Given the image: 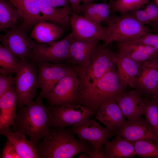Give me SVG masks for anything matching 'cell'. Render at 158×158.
I'll return each mask as SVG.
<instances>
[{
    "mask_svg": "<svg viewBox=\"0 0 158 158\" xmlns=\"http://www.w3.org/2000/svg\"><path fill=\"white\" fill-rule=\"evenodd\" d=\"M74 38L71 32L60 40L45 43L36 41L26 59L36 62H48L56 63L68 61L70 47Z\"/></svg>",
    "mask_w": 158,
    "mask_h": 158,
    "instance_id": "obj_7",
    "label": "cell"
},
{
    "mask_svg": "<svg viewBox=\"0 0 158 158\" xmlns=\"http://www.w3.org/2000/svg\"><path fill=\"white\" fill-rule=\"evenodd\" d=\"M95 0H81V2H83V3H89L93 2Z\"/></svg>",
    "mask_w": 158,
    "mask_h": 158,
    "instance_id": "obj_41",
    "label": "cell"
},
{
    "mask_svg": "<svg viewBox=\"0 0 158 158\" xmlns=\"http://www.w3.org/2000/svg\"><path fill=\"white\" fill-rule=\"evenodd\" d=\"M96 114L97 119L115 133L125 121L123 114L116 101L103 104L99 109Z\"/></svg>",
    "mask_w": 158,
    "mask_h": 158,
    "instance_id": "obj_21",
    "label": "cell"
},
{
    "mask_svg": "<svg viewBox=\"0 0 158 158\" xmlns=\"http://www.w3.org/2000/svg\"><path fill=\"white\" fill-rule=\"evenodd\" d=\"M79 84V78L71 67L68 74L58 82L47 97L49 105L59 106L76 103Z\"/></svg>",
    "mask_w": 158,
    "mask_h": 158,
    "instance_id": "obj_8",
    "label": "cell"
},
{
    "mask_svg": "<svg viewBox=\"0 0 158 158\" xmlns=\"http://www.w3.org/2000/svg\"><path fill=\"white\" fill-rule=\"evenodd\" d=\"M116 53L98 45L87 66L73 65L80 81L78 90L95 83L113 66Z\"/></svg>",
    "mask_w": 158,
    "mask_h": 158,
    "instance_id": "obj_4",
    "label": "cell"
},
{
    "mask_svg": "<svg viewBox=\"0 0 158 158\" xmlns=\"http://www.w3.org/2000/svg\"><path fill=\"white\" fill-rule=\"evenodd\" d=\"M18 101L14 82L11 89L0 97V130L11 125L14 128Z\"/></svg>",
    "mask_w": 158,
    "mask_h": 158,
    "instance_id": "obj_20",
    "label": "cell"
},
{
    "mask_svg": "<svg viewBox=\"0 0 158 158\" xmlns=\"http://www.w3.org/2000/svg\"><path fill=\"white\" fill-rule=\"evenodd\" d=\"M0 134L6 137L13 144L20 158H41L35 144L27 139L25 134L12 132L9 127L0 129Z\"/></svg>",
    "mask_w": 158,
    "mask_h": 158,
    "instance_id": "obj_22",
    "label": "cell"
},
{
    "mask_svg": "<svg viewBox=\"0 0 158 158\" xmlns=\"http://www.w3.org/2000/svg\"><path fill=\"white\" fill-rule=\"evenodd\" d=\"M89 156L90 158H107L103 151H100L93 147H92V151Z\"/></svg>",
    "mask_w": 158,
    "mask_h": 158,
    "instance_id": "obj_39",
    "label": "cell"
},
{
    "mask_svg": "<svg viewBox=\"0 0 158 158\" xmlns=\"http://www.w3.org/2000/svg\"><path fill=\"white\" fill-rule=\"evenodd\" d=\"M118 43V51L135 61L142 62L158 56V51L154 47L128 42Z\"/></svg>",
    "mask_w": 158,
    "mask_h": 158,
    "instance_id": "obj_23",
    "label": "cell"
},
{
    "mask_svg": "<svg viewBox=\"0 0 158 158\" xmlns=\"http://www.w3.org/2000/svg\"><path fill=\"white\" fill-rule=\"evenodd\" d=\"M1 35L0 40L3 46L22 61L32 51L36 41L30 39L26 32L20 27L7 30Z\"/></svg>",
    "mask_w": 158,
    "mask_h": 158,
    "instance_id": "obj_12",
    "label": "cell"
},
{
    "mask_svg": "<svg viewBox=\"0 0 158 158\" xmlns=\"http://www.w3.org/2000/svg\"><path fill=\"white\" fill-rule=\"evenodd\" d=\"M102 0V1H105V0Z\"/></svg>",
    "mask_w": 158,
    "mask_h": 158,
    "instance_id": "obj_46",
    "label": "cell"
},
{
    "mask_svg": "<svg viewBox=\"0 0 158 158\" xmlns=\"http://www.w3.org/2000/svg\"><path fill=\"white\" fill-rule=\"evenodd\" d=\"M154 2L158 6V0H154Z\"/></svg>",
    "mask_w": 158,
    "mask_h": 158,
    "instance_id": "obj_44",
    "label": "cell"
},
{
    "mask_svg": "<svg viewBox=\"0 0 158 158\" xmlns=\"http://www.w3.org/2000/svg\"><path fill=\"white\" fill-rule=\"evenodd\" d=\"M103 152L107 158H133L136 155L133 143L117 135L112 141L104 144Z\"/></svg>",
    "mask_w": 158,
    "mask_h": 158,
    "instance_id": "obj_26",
    "label": "cell"
},
{
    "mask_svg": "<svg viewBox=\"0 0 158 158\" xmlns=\"http://www.w3.org/2000/svg\"><path fill=\"white\" fill-rule=\"evenodd\" d=\"M1 157L2 158H20L14 145L7 139Z\"/></svg>",
    "mask_w": 158,
    "mask_h": 158,
    "instance_id": "obj_36",
    "label": "cell"
},
{
    "mask_svg": "<svg viewBox=\"0 0 158 158\" xmlns=\"http://www.w3.org/2000/svg\"><path fill=\"white\" fill-rule=\"evenodd\" d=\"M142 62L135 61L118 51L114 60L116 71L122 84L135 88V80Z\"/></svg>",
    "mask_w": 158,
    "mask_h": 158,
    "instance_id": "obj_18",
    "label": "cell"
},
{
    "mask_svg": "<svg viewBox=\"0 0 158 158\" xmlns=\"http://www.w3.org/2000/svg\"><path fill=\"white\" fill-rule=\"evenodd\" d=\"M158 90V70L157 71V90H156V92Z\"/></svg>",
    "mask_w": 158,
    "mask_h": 158,
    "instance_id": "obj_42",
    "label": "cell"
},
{
    "mask_svg": "<svg viewBox=\"0 0 158 158\" xmlns=\"http://www.w3.org/2000/svg\"><path fill=\"white\" fill-rule=\"evenodd\" d=\"M154 47L158 43V33H149L140 37L132 41L124 42Z\"/></svg>",
    "mask_w": 158,
    "mask_h": 158,
    "instance_id": "obj_34",
    "label": "cell"
},
{
    "mask_svg": "<svg viewBox=\"0 0 158 158\" xmlns=\"http://www.w3.org/2000/svg\"><path fill=\"white\" fill-rule=\"evenodd\" d=\"M96 39L74 38L71 45L68 61L73 65L88 66L92 56L98 45Z\"/></svg>",
    "mask_w": 158,
    "mask_h": 158,
    "instance_id": "obj_17",
    "label": "cell"
},
{
    "mask_svg": "<svg viewBox=\"0 0 158 158\" xmlns=\"http://www.w3.org/2000/svg\"><path fill=\"white\" fill-rule=\"evenodd\" d=\"M49 107L54 116L52 126L55 127H65L73 125L96 114L89 108L75 103Z\"/></svg>",
    "mask_w": 158,
    "mask_h": 158,
    "instance_id": "obj_13",
    "label": "cell"
},
{
    "mask_svg": "<svg viewBox=\"0 0 158 158\" xmlns=\"http://www.w3.org/2000/svg\"><path fill=\"white\" fill-rule=\"evenodd\" d=\"M110 2L112 11L124 14L138 9L149 3V0H116Z\"/></svg>",
    "mask_w": 158,
    "mask_h": 158,
    "instance_id": "obj_33",
    "label": "cell"
},
{
    "mask_svg": "<svg viewBox=\"0 0 158 158\" xmlns=\"http://www.w3.org/2000/svg\"><path fill=\"white\" fill-rule=\"evenodd\" d=\"M115 133L130 142L147 140L158 144V134L142 117L125 121Z\"/></svg>",
    "mask_w": 158,
    "mask_h": 158,
    "instance_id": "obj_14",
    "label": "cell"
},
{
    "mask_svg": "<svg viewBox=\"0 0 158 158\" xmlns=\"http://www.w3.org/2000/svg\"><path fill=\"white\" fill-rule=\"evenodd\" d=\"M38 1L44 20L52 22L59 27L66 26L70 23L71 8L69 6L55 7L51 4L49 0Z\"/></svg>",
    "mask_w": 158,
    "mask_h": 158,
    "instance_id": "obj_24",
    "label": "cell"
},
{
    "mask_svg": "<svg viewBox=\"0 0 158 158\" xmlns=\"http://www.w3.org/2000/svg\"><path fill=\"white\" fill-rule=\"evenodd\" d=\"M39 96L34 101L20 108L15 120V132L28 135L36 147L49 134L54 116L50 108L43 104Z\"/></svg>",
    "mask_w": 158,
    "mask_h": 158,
    "instance_id": "obj_1",
    "label": "cell"
},
{
    "mask_svg": "<svg viewBox=\"0 0 158 158\" xmlns=\"http://www.w3.org/2000/svg\"><path fill=\"white\" fill-rule=\"evenodd\" d=\"M158 56L142 62L136 77L135 89L153 97L157 90Z\"/></svg>",
    "mask_w": 158,
    "mask_h": 158,
    "instance_id": "obj_15",
    "label": "cell"
},
{
    "mask_svg": "<svg viewBox=\"0 0 158 158\" xmlns=\"http://www.w3.org/2000/svg\"><path fill=\"white\" fill-rule=\"evenodd\" d=\"M12 75H0V97L9 90L15 82Z\"/></svg>",
    "mask_w": 158,
    "mask_h": 158,
    "instance_id": "obj_35",
    "label": "cell"
},
{
    "mask_svg": "<svg viewBox=\"0 0 158 158\" xmlns=\"http://www.w3.org/2000/svg\"><path fill=\"white\" fill-rule=\"evenodd\" d=\"M70 24L75 38L102 40L105 47L109 44L110 35L107 27H102L73 12L70 17Z\"/></svg>",
    "mask_w": 158,
    "mask_h": 158,
    "instance_id": "obj_11",
    "label": "cell"
},
{
    "mask_svg": "<svg viewBox=\"0 0 158 158\" xmlns=\"http://www.w3.org/2000/svg\"><path fill=\"white\" fill-rule=\"evenodd\" d=\"M63 35L62 28L52 22L43 20L33 26L30 37L38 43H45L59 40Z\"/></svg>",
    "mask_w": 158,
    "mask_h": 158,
    "instance_id": "obj_25",
    "label": "cell"
},
{
    "mask_svg": "<svg viewBox=\"0 0 158 158\" xmlns=\"http://www.w3.org/2000/svg\"><path fill=\"white\" fill-rule=\"evenodd\" d=\"M129 12L142 25L149 24L154 30H158V6L154 2L149 3L144 10L138 9Z\"/></svg>",
    "mask_w": 158,
    "mask_h": 158,
    "instance_id": "obj_29",
    "label": "cell"
},
{
    "mask_svg": "<svg viewBox=\"0 0 158 158\" xmlns=\"http://www.w3.org/2000/svg\"><path fill=\"white\" fill-rule=\"evenodd\" d=\"M71 129L79 139L90 143L102 151V146L107 139L115 134L89 117L73 125Z\"/></svg>",
    "mask_w": 158,
    "mask_h": 158,
    "instance_id": "obj_9",
    "label": "cell"
},
{
    "mask_svg": "<svg viewBox=\"0 0 158 158\" xmlns=\"http://www.w3.org/2000/svg\"><path fill=\"white\" fill-rule=\"evenodd\" d=\"M105 22L110 35L109 43L132 41L150 33L149 28L129 13L120 16L114 15Z\"/></svg>",
    "mask_w": 158,
    "mask_h": 158,
    "instance_id": "obj_5",
    "label": "cell"
},
{
    "mask_svg": "<svg viewBox=\"0 0 158 158\" xmlns=\"http://www.w3.org/2000/svg\"><path fill=\"white\" fill-rule=\"evenodd\" d=\"M136 156L143 158H158V144L152 141L142 140L130 142Z\"/></svg>",
    "mask_w": 158,
    "mask_h": 158,
    "instance_id": "obj_31",
    "label": "cell"
},
{
    "mask_svg": "<svg viewBox=\"0 0 158 158\" xmlns=\"http://www.w3.org/2000/svg\"><path fill=\"white\" fill-rule=\"evenodd\" d=\"M142 96L140 91L135 89L126 92L117 99L124 117L128 121L138 118L144 114L146 99Z\"/></svg>",
    "mask_w": 158,
    "mask_h": 158,
    "instance_id": "obj_16",
    "label": "cell"
},
{
    "mask_svg": "<svg viewBox=\"0 0 158 158\" xmlns=\"http://www.w3.org/2000/svg\"><path fill=\"white\" fill-rule=\"evenodd\" d=\"M87 154L85 153H83L81 154L78 158H89L90 156L87 155Z\"/></svg>",
    "mask_w": 158,
    "mask_h": 158,
    "instance_id": "obj_40",
    "label": "cell"
},
{
    "mask_svg": "<svg viewBox=\"0 0 158 158\" xmlns=\"http://www.w3.org/2000/svg\"><path fill=\"white\" fill-rule=\"evenodd\" d=\"M83 16L93 22L100 25L101 22H106L111 18V6L110 2L108 3H96L93 2L83 3L81 5Z\"/></svg>",
    "mask_w": 158,
    "mask_h": 158,
    "instance_id": "obj_27",
    "label": "cell"
},
{
    "mask_svg": "<svg viewBox=\"0 0 158 158\" xmlns=\"http://www.w3.org/2000/svg\"><path fill=\"white\" fill-rule=\"evenodd\" d=\"M114 66L93 84L79 89L76 103L84 106L96 114L102 105L116 101L126 92V87L121 82Z\"/></svg>",
    "mask_w": 158,
    "mask_h": 158,
    "instance_id": "obj_3",
    "label": "cell"
},
{
    "mask_svg": "<svg viewBox=\"0 0 158 158\" xmlns=\"http://www.w3.org/2000/svg\"><path fill=\"white\" fill-rule=\"evenodd\" d=\"M21 17L17 10L9 1L0 0V30L16 28V23Z\"/></svg>",
    "mask_w": 158,
    "mask_h": 158,
    "instance_id": "obj_28",
    "label": "cell"
},
{
    "mask_svg": "<svg viewBox=\"0 0 158 158\" xmlns=\"http://www.w3.org/2000/svg\"><path fill=\"white\" fill-rule=\"evenodd\" d=\"M17 10L23 22L20 27L26 32L44 20L38 0H8Z\"/></svg>",
    "mask_w": 158,
    "mask_h": 158,
    "instance_id": "obj_19",
    "label": "cell"
},
{
    "mask_svg": "<svg viewBox=\"0 0 158 158\" xmlns=\"http://www.w3.org/2000/svg\"><path fill=\"white\" fill-rule=\"evenodd\" d=\"M38 68L36 62L20 60L16 73L15 84L20 108L27 105L35 96L39 86L37 79Z\"/></svg>",
    "mask_w": 158,
    "mask_h": 158,
    "instance_id": "obj_6",
    "label": "cell"
},
{
    "mask_svg": "<svg viewBox=\"0 0 158 158\" xmlns=\"http://www.w3.org/2000/svg\"><path fill=\"white\" fill-rule=\"evenodd\" d=\"M37 79L41 91L40 95L46 98L58 82L69 73L71 67L62 63L36 62Z\"/></svg>",
    "mask_w": 158,
    "mask_h": 158,
    "instance_id": "obj_10",
    "label": "cell"
},
{
    "mask_svg": "<svg viewBox=\"0 0 158 158\" xmlns=\"http://www.w3.org/2000/svg\"><path fill=\"white\" fill-rule=\"evenodd\" d=\"M0 45V72L4 75L16 74L21 60Z\"/></svg>",
    "mask_w": 158,
    "mask_h": 158,
    "instance_id": "obj_30",
    "label": "cell"
},
{
    "mask_svg": "<svg viewBox=\"0 0 158 158\" xmlns=\"http://www.w3.org/2000/svg\"><path fill=\"white\" fill-rule=\"evenodd\" d=\"M154 47L158 51V43Z\"/></svg>",
    "mask_w": 158,
    "mask_h": 158,
    "instance_id": "obj_45",
    "label": "cell"
},
{
    "mask_svg": "<svg viewBox=\"0 0 158 158\" xmlns=\"http://www.w3.org/2000/svg\"><path fill=\"white\" fill-rule=\"evenodd\" d=\"M37 145L41 158H71L80 153L90 155L92 146L84 141L76 139L71 129L56 127Z\"/></svg>",
    "mask_w": 158,
    "mask_h": 158,
    "instance_id": "obj_2",
    "label": "cell"
},
{
    "mask_svg": "<svg viewBox=\"0 0 158 158\" xmlns=\"http://www.w3.org/2000/svg\"><path fill=\"white\" fill-rule=\"evenodd\" d=\"M153 97H155L158 99V90L156 92Z\"/></svg>",
    "mask_w": 158,
    "mask_h": 158,
    "instance_id": "obj_43",
    "label": "cell"
},
{
    "mask_svg": "<svg viewBox=\"0 0 158 158\" xmlns=\"http://www.w3.org/2000/svg\"><path fill=\"white\" fill-rule=\"evenodd\" d=\"M145 120L158 135V99H146L144 113Z\"/></svg>",
    "mask_w": 158,
    "mask_h": 158,
    "instance_id": "obj_32",
    "label": "cell"
},
{
    "mask_svg": "<svg viewBox=\"0 0 158 158\" xmlns=\"http://www.w3.org/2000/svg\"><path fill=\"white\" fill-rule=\"evenodd\" d=\"M51 4L55 7H62L69 6L68 0H49Z\"/></svg>",
    "mask_w": 158,
    "mask_h": 158,
    "instance_id": "obj_38",
    "label": "cell"
},
{
    "mask_svg": "<svg viewBox=\"0 0 158 158\" xmlns=\"http://www.w3.org/2000/svg\"><path fill=\"white\" fill-rule=\"evenodd\" d=\"M71 5V10L75 13L80 15L82 13L81 5L80 4L81 0H68Z\"/></svg>",
    "mask_w": 158,
    "mask_h": 158,
    "instance_id": "obj_37",
    "label": "cell"
}]
</instances>
